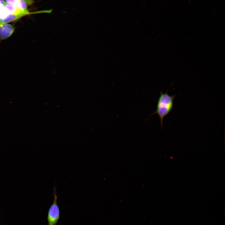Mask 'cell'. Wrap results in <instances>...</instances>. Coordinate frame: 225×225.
<instances>
[{
    "label": "cell",
    "instance_id": "obj_2",
    "mask_svg": "<svg viewBox=\"0 0 225 225\" xmlns=\"http://www.w3.org/2000/svg\"><path fill=\"white\" fill-rule=\"evenodd\" d=\"M53 201L48 211V225H56L60 219V210L57 204L58 197L56 193V187L55 184L53 191Z\"/></svg>",
    "mask_w": 225,
    "mask_h": 225
},
{
    "label": "cell",
    "instance_id": "obj_6",
    "mask_svg": "<svg viewBox=\"0 0 225 225\" xmlns=\"http://www.w3.org/2000/svg\"><path fill=\"white\" fill-rule=\"evenodd\" d=\"M6 3L5 0H0V16L2 8Z\"/></svg>",
    "mask_w": 225,
    "mask_h": 225
},
{
    "label": "cell",
    "instance_id": "obj_1",
    "mask_svg": "<svg viewBox=\"0 0 225 225\" xmlns=\"http://www.w3.org/2000/svg\"><path fill=\"white\" fill-rule=\"evenodd\" d=\"M160 93V95L157 105L156 110L150 116L154 114H157L160 119L161 126L162 128L163 119L172 110L173 100L176 95L170 96L167 92L163 93L161 92Z\"/></svg>",
    "mask_w": 225,
    "mask_h": 225
},
{
    "label": "cell",
    "instance_id": "obj_5",
    "mask_svg": "<svg viewBox=\"0 0 225 225\" xmlns=\"http://www.w3.org/2000/svg\"><path fill=\"white\" fill-rule=\"evenodd\" d=\"M19 0H5L7 3L15 5Z\"/></svg>",
    "mask_w": 225,
    "mask_h": 225
},
{
    "label": "cell",
    "instance_id": "obj_4",
    "mask_svg": "<svg viewBox=\"0 0 225 225\" xmlns=\"http://www.w3.org/2000/svg\"><path fill=\"white\" fill-rule=\"evenodd\" d=\"M34 2V0H19L15 6L22 10H28V7Z\"/></svg>",
    "mask_w": 225,
    "mask_h": 225
},
{
    "label": "cell",
    "instance_id": "obj_3",
    "mask_svg": "<svg viewBox=\"0 0 225 225\" xmlns=\"http://www.w3.org/2000/svg\"><path fill=\"white\" fill-rule=\"evenodd\" d=\"M14 30V27L12 24L0 23V39L4 40L10 37L13 33Z\"/></svg>",
    "mask_w": 225,
    "mask_h": 225
}]
</instances>
